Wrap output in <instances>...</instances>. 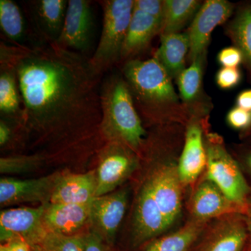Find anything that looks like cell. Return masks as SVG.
I'll return each instance as SVG.
<instances>
[{"instance_id":"cell-21","label":"cell","mask_w":251,"mask_h":251,"mask_svg":"<svg viewBox=\"0 0 251 251\" xmlns=\"http://www.w3.org/2000/svg\"><path fill=\"white\" fill-rule=\"evenodd\" d=\"M0 114L1 119L23 126L24 110L16 73L0 64ZM24 128V127H23Z\"/></svg>"},{"instance_id":"cell-11","label":"cell","mask_w":251,"mask_h":251,"mask_svg":"<svg viewBox=\"0 0 251 251\" xmlns=\"http://www.w3.org/2000/svg\"><path fill=\"white\" fill-rule=\"evenodd\" d=\"M127 190L122 189L94 198L90 204L92 232L103 242H113L128 204Z\"/></svg>"},{"instance_id":"cell-40","label":"cell","mask_w":251,"mask_h":251,"mask_svg":"<svg viewBox=\"0 0 251 251\" xmlns=\"http://www.w3.org/2000/svg\"><path fill=\"white\" fill-rule=\"evenodd\" d=\"M248 221H249V220H248ZM249 232H250V237L251 238V224L249 221Z\"/></svg>"},{"instance_id":"cell-35","label":"cell","mask_w":251,"mask_h":251,"mask_svg":"<svg viewBox=\"0 0 251 251\" xmlns=\"http://www.w3.org/2000/svg\"><path fill=\"white\" fill-rule=\"evenodd\" d=\"M85 251H107L103 241L97 234L91 231L83 234Z\"/></svg>"},{"instance_id":"cell-19","label":"cell","mask_w":251,"mask_h":251,"mask_svg":"<svg viewBox=\"0 0 251 251\" xmlns=\"http://www.w3.org/2000/svg\"><path fill=\"white\" fill-rule=\"evenodd\" d=\"M207 158L202 130L197 123L188 126L182 153L177 165L183 186L193 184L206 169Z\"/></svg>"},{"instance_id":"cell-24","label":"cell","mask_w":251,"mask_h":251,"mask_svg":"<svg viewBox=\"0 0 251 251\" xmlns=\"http://www.w3.org/2000/svg\"><path fill=\"white\" fill-rule=\"evenodd\" d=\"M196 0H166L161 34L179 33L189 20L196 16L201 6Z\"/></svg>"},{"instance_id":"cell-2","label":"cell","mask_w":251,"mask_h":251,"mask_svg":"<svg viewBox=\"0 0 251 251\" xmlns=\"http://www.w3.org/2000/svg\"><path fill=\"white\" fill-rule=\"evenodd\" d=\"M103 141L125 144L140 155L145 145L146 131L123 75L107 77L100 86Z\"/></svg>"},{"instance_id":"cell-34","label":"cell","mask_w":251,"mask_h":251,"mask_svg":"<svg viewBox=\"0 0 251 251\" xmlns=\"http://www.w3.org/2000/svg\"><path fill=\"white\" fill-rule=\"evenodd\" d=\"M218 61L224 67L237 68L244 62V56L237 47L226 48L220 51Z\"/></svg>"},{"instance_id":"cell-29","label":"cell","mask_w":251,"mask_h":251,"mask_svg":"<svg viewBox=\"0 0 251 251\" xmlns=\"http://www.w3.org/2000/svg\"><path fill=\"white\" fill-rule=\"evenodd\" d=\"M36 251H85L83 234L67 236L47 231Z\"/></svg>"},{"instance_id":"cell-44","label":"cell","mask_w":251,"mask_h":251,"mask_svg":"<svg viewBox=\"0 0 251 251\" xmlns=\"http://www.w3.org/2000/svg\"></svg>"},{"instance_id":"cell-10","label":"cell","mask_w":251,"mask_h":251,"mask_svg":"<svg viewBox=\"0 0 251 251\" xmlns=\"http://www.w3.org/2000/svg\"><path fill=\"white\" fill-rule=\"evenodd\" d=\"M232 11L233 5L226 0H207L201 5L188 32L190 60L203 57L211 33L230 17Z\"/></svg>"},{"instance_id":"cell-43","label":"cell","mask_w":251,"mask_h":251,"mask_svg":"<svg viewBox=\"0 0 251 251\" xmlns=\"http://www.w3.org/2000/svg\"><path fill=\"white\" fill-rule=\"evenodd\" d=\"M249 251H251V249H250V250H249Z\"/></svg>"},{"instance_id":"cell-30","label":"cell","mask_w":251,"mask_h":251,"mask_svg":"<svg viewBox=\"0 0 251 251\" xmlns=\"http://www.w3.org/2000/svg\"><path fill=\"white\" fill-rule=\"evenodd\" d=\"M242 74L238 68L223 67L217 72L216 84L223 90H229L239 85Z\"/></svg>"},{"instance_id":"cell-1","label":"cell","mask_w":251,"mask_h":251,"mask_svg":"<svg viewBox=\"0 0 251 251\" xmlns=\"http://www.w3.org/2000/svg\"><path fill=\"white\" fill-rule=\"evenodd\" d=\"M0 64L16 73L23 127L37 143L67 145L100 135V77L92 71L90 57L57 44L1 41Z\"/></svg>"},{"instance_id":"cell-32","label":"cell","mask_w":251,"mask_h":251,"mask_svg":"<svg viewBox=\"0 0 251 251\" xmlns=\"http://www.w3.org/2000/svg\"><path fill=\"white\" fill-rule=\"evenodd\" d=\"M23 128V126L14 122L1 119L0 120V147L9 148L16 140V132Z\"/></svg>"},{"instance_id":"cell-16","label":"cell","mask_w":251,"mask_h":251,"mask_svg":"<svg viewBox=\"0 0 251 251\" xmlns=\"http://www.w3.org/2000/svg\"><path fill=\"white\" fill-rule=\"evenodd\" d=\"M67 0H35L29 3L33 27L43 44H56L65 21Z\"/></svg>"},{"instance_id":"cell-41","label":"cell","mask_w":251,"mask_h":251,"mask_svg":"<svg viewBox=\"0 0 251 251\" xmlns=\"http://www.w3.org/2000/svg\"><path fill=\"white\" fill-rule=\"evenodd\" d=\"M250 216V217H251V215H250V216ZM248 220H249V222H250V223H251V219H248Z\"/></svg>"},{"instance_id":"cell-25","label":"cell","mask_w":251,"mask_h":251,"mask_svg":"<svg viewBox=\"0 0 251 251\" xmlns=\"http://www.w3.org/2000/svg\"><path fill=\"white\" fill-rule=\"evenodd\" d=\"M228 33L236 47L242 51L251 75V4L239 10L229 24Z\"/></svg>"},{"instance_id":"cell-3","label":"cell","mask_w":251,"mask_h":251,"mask_svg":"<svg viewBox=\"0 0 251 251\" xmlns=\"http://www.w3.org/2000/svg\"><path fill=\"white\" fill-rule=\"evenodd\" d=\"M122 75L133 97L135 107L151 122L161 120L165 109L178 101L171 75L156 58L125 62Z\"/></svg>"},{"instance_id":"cell-14","label":"cell","mask_w":251,"mask_h":251,"mask_svg":"<svg viewBox=\"0 0 251 251\" xmlns=\"http://www.w3.org/2000/svg\"><path fill=\"white\" fill-rule=\"evenodd\" d=\"M207 228L200 251H242L250 235L249 221L242 214L223 216Z\"/></svg>"},{"instance_id":"cell-6","label":"cell","mask_w":251,"mask_h":251,"mask_svg":"<svg viewBox=\"0 0 251 251\" xmlns=\"http://www.w3.org/2000/svg\"><path fill=\"white\" fill-rule=\"evenodd\" d=\"M96 197L114 192L138 168L139 154L118 142H105L98 152Z\"/></svg>"},{"instance_id":"cell-31","label":"cell","mask_w":251,"mask_h":251,"mask_svg":"<svg viewBox=\"0 0 251 251\" xmlns=\"http://www.w3.org/2000/svg\"><path fill=\"white\" fill-rule=\"evenodd\" d=\"M227 122L232 128L244 131L251 126V112L236 107L227 113Z\"/></svg>"},{"instance_id":"cell-12","label":"cell","mask_w":251,"mask_h":251,"mask_svg":"<svg viewBox=\"0 0 251 251\" xmlns=\"http://www.w3.org/2000/svg\"><path fill=\"white\" fill-rule=\"evenodd\" d=\"M59 174L56 173L37 179L1 178L0 204L1 206L23 203H40L41 205L49 204Z\"/></svg>"},{"instance_id":"cell-13","label":"cell","mask_w":251,"mask_h":251,"mask_svg":"<svg viewBox=\"0 0 251 251\" xmlns=\"http://www.w3.org/2000/svg\"><path fill=\"white\" fill-rule=\"evenodd\" d=\"M188 209L193 219L202 222L230 214L248 216L247 211L232 202L212 181L206 177L195 188Z\"/></svg>"},{"instance_id":"cell-5","label":"cell","mask_w":251,"mask_h":251,"mask_svg":"<svg viewBox=\"0 0 251 251\" xmlns=\"http://www.w3.org/2000/svg\"><path fill=\"white\" fill-rule=\"evenodd\" d=\"M207 163L206 178L210 180L232 202L251 214L248 196L249 189L238 163L216 134L208 137L205 145Z\"/></svg>"},{"instance_id":"cell-4","label":"cell","mask_w":251,"mask_h":251,"mask_svg":"<svg viewBox=\"0 0 251 251\" xmlns=\"http://www.w3.org/2000/svg\"><path fill=\"white\" fill-rule=\"evenodd\" d=\"M103 9V25L98 46L90 57V64L99 77L121 60V53L130 18L133 0L100 1Z\"/></svg>"},{"instance_id":"cell-8","label":"cell","mask_w":251,"mask_h":251,"mask_svg":"<svg viewBox=\"0 0 251 251\" xmlns=\"http://www.w3.org/2000/svg\"><path fill=\"white\" fill-rule=\"evenodd\" d=\"M94 29L92 1L69 0L64 27L56 44L63 49L88 57L87 54L92 46Z\"/></svg>"},{"instance_id":"cell-37","label":"cell","mask_w":251,"mask_h":251,"mask_svg":"<svg viewBox=\"0 0 251 251\" xmlns=\"http://www.w3.org/2000/svg\"><path fill=\"white\" fill-rule=\"evenodd\" d=\"M237 107L251 112V89L243 91L238 95Z\"/></svg>"},{"instance_id":"cell-39","label":"cell","mask_w":251,"mask_h":251,"mask_svg":"<svg viewBox=\"0 0 251 251\" xmlns=\"http://www.w3.org/2000/svg\"><path fill=\"white\" fill-rule=\"evenodd\" d=\"M250 135H251V126L249 128H248V129L244 130L243 136L247 137L250 136Z\"/></svg>"},{"instance_id":"cell-27","label":"cell","mask_w":251,"mask_h":251,"mask_svg":"<svg viewBox=\"0 0 251 251\" xmlns=\"http://www.w3.org/2000/svg\"><path fill=\"white\" fill-rule=\"evenodd\" d=\"M202 59L200 57L192 62L177 77V85L181 99L190 101L199 94L202 83Z\"/></svg>"},{"instance_id":"cell-26","label":"cell","mask_w":251,"mask_h":251,"mask_svg":"<svg viewBox=\"0 0 251 251\" xmlns=\"http://www.w3.org/2000/svg\"><path fill=\"white\" fill-rule=\"evenodd\" d=\"M0 28L5 37L15 45L23 44L25 23L21 9L12 0H0Z\"/></svg>"},{"instance_id":"cell-20","label":"cell","mask_w":251,"mask_h":251,"mask_svg":"<svg viewBox=\"0 0 251 251\" xmlns=\"http://www.w3.org/2000/svg\"><path fill=\"white\" fill-rule=\"evenodd\" d=\"M161 21L133 7V14L122 47V60L127 62L143 52L153 38L161 32Z\"/></svg>"},{"instance_id":"cell-38","label":"cell","mask_w":251,"mask_h":251,"mask_svg":"<svg viewBox=\"0 0 251 251\" xmlns=\"http://www.w3.org/2000/svg\"><path fill=\"white\" fill-rule=\"evenodd\" d=\"M247 164L248 167H249V170H250L251 172V151L248 153L247 156Z\"/></svg>"},{"instance_id":"cell-22","label":"cell","mask_w":251,"mask_h":251,"mask_svg":"<svg viewBox=\"0 0 251 251\" xmlns=\"http://www.w3.org/2000/svg\"><path fill=\"white\" fill-rule=\"evenodd\" d=\"M189 50L188 33L161 34V45L155 57L161 62L171 77L177 78L185 69V59Z\"/></svg>"},{"instance_id":"cell-9","label":"cell","mask_w":251,"mask_h":251,"mask_svg":"<svg viewBox=\"0 0 251 251\" xmlns=\"http://www.w3.org/2000/svg\"><path fill=\"white\" fill-rule=\"evenodd\" d=\"M147 180L169 228L179 218L181 210L183 185L177 165L171 162L159 163Z\"/></svg>"},{"instance_id":"cell-42","label":"cell","mask_w":251,"mask_h":251,"mask_svg":"<svg viewBox=\"0 0 251 251\" xmlns=\"http://www.w3.org/2000/svg\"><path fill=\"white\" fill-rule=\"evenodd\" d=\"M0 251H4L1 248H0Z\"/></svg>"},{"instance_id":"cell-23","label":"cell","mask_w":251,"mask_h":251,"mask_svg":"<svg viewBox=\"0 0 251 251\" xmlns=\"http://www.w3.org/2000/svg\"><path fill=\"white\" fill-rule=\"evenodd\" d=\"M207 223L192 219L173 233L151 243L145 251H188L205 230Z\"/></svg>"},{"instance_id":"cell-33","label":"cell","mask_w":251,"mask_h":251,"mask_svg":"<svg viewBox=\"0 0 251 251\" xmlns=\"http://www.w3.org/2000/svg\"><path fill=\"white\" fill-rule=\"evenodd\" d=\"M135 9L150 15L163 23L164 1L160 0H135Z\"/></svg>"},{"instance_id":"cell-15","label":"cell","mask_w":251,"mask_h":251,"mask_svg":"<svg viewBox=\"0 0 251 251\" xmlns=\"http://www.w3.org/2000/svg\"><path fill=\"white\" fill-rule=\"evenodd\" d=\"M168 228L164 217L146 180L136 198L133 215V235L136 245L151 240Z\"/></svg>"},{"instance_id":"cell-28","label":"cell","mask_w":251,"mask_h":251,"mask_svg":"<svg viewBox=\"0 0 251 251\" xmlns=\"http://www.w3.org/2000/svg\"><path fill=\"white\" fill-rule=\"evenodd\" d=\"M47 157L43 153L31 155L16 154L0 158L1 174H23L39 169L45 163Z\"/></svg>"},{"instance_id":"cell-36","label":"cell","mask_w":251,"mask_h":251,"mask_svg":"<svg viewBox=\"0 0 251 251\" xmlns=\"http://www.w3.org/2000/svg\"><path fill=\"white\" fill-rule=\"evenodd\" d=\"M0 248L4 251H31V246L22 239H13L3 243Z\"/></svg>"},{"instance_id":"cell-7","label":"cell","mask_w":251,"mask_h":251,"mask_svg":"<svg viewBox=\"0 0 251 251\" xmlns=\"http://www.w3.org/2000/svg\"><path fill=\"white\" fill-rule=\"evenodd\" d=\"M48 204L36 207L21 206L1 211L0 214V239L6 243L22 239L33 249L40 244L47 229L44 216Z\"/></svg>"},{"instance_id":"cell-17","label":"cell","mask_w":251,"mask_h":251,"mask_svg":"<svg viewBox=\"0 0 251 251\" xmlns=\"http://www.w3.org/2000/svg\"><path fill=\"white\" fill-rule=\"evenodd\" d=\"M97 171H92L82 174L60 173L50 202L66 203L87 205L96 198Z\"/></svg>"},{"instance_id":"cell-18","label":"cell","mask_w":251,"mask_h":251,"mask_svg":"<svg viewBox=\"0 0 251 251\" xmlns=\"http://www.w3.org/2000/svg\"><path fill=\"white\" fill-rule=\"evenodd\" d=\"M90 221V204L49 203L44 216L48 231L67 236L79 234Z\"/></svg>"}]
</instances>
